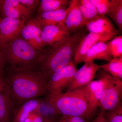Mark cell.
<instances>
[{"label": "cell", "instance_id": "7", "mask_svg": "<svg viewBox=\"0 0 122 122\" xmlns=\"http://www.w3.org/2000/svg\"><path fill=\"white\" fill-rule=\"evenodd\" d=\"M100 69L101 66L94 61L85 62L82 67L77 70L70 83L66 87V92L87 86L93 81L96 72Z\"/></svg>", "mask_w": 122, "mask_h": 122}, {"label": "cell", "instance_id": "26", "mask_svg": "<svg viewBox=\"0 0 122 122\" xmlns=\"http://www.w3.org/2000/svg\"><path fill=\"white\" fill-rule=\"evenodd\" d=\"M103 113L108 122H122V105L114 110Z\"/></svg>", "mask_w": 122, "mask_h": 122}, {"label": "cell", "instance_id": "5", "mask_svg": "<svg viewBox=\"0 0 122 122\" xmlns=\"http://www.w3.org/2000/svg\"><path fill=\"white\" fill-rule=\"evenodd\" d=\"M98 79L102 84L99 101L100 112L112 111L122 105V80L100 69Z\"/></svg>", "mask_w": 122, "mask_h": 122}, {"label": "cell", "instance_id": "2", "mask_svg": "<svg viewBox=\"0 0 122 122\" xmlns=\"http://www.w3.org/2000/svg\"><path fill=\"white\" fill-rule=\"evenodd\" d=\"M84 28L57 44L46 46L42 51L37 68L47 81L54 74L73 61L77 46L86 34Z\"/></svg>", "mask_w": 122, "mask_h": 122}, {"label": "cell", "instance_id": "20", "mask_svg": "<svg viewBox=\"0 0 122 122\" xmlns=\"http://www.w3.org/2000/svg\"><path fill=\"white\" fill-rule=\"evenodd\" d=\"M79 9L82 15V27L85 26L87 22L93 20L98 15L95 7L90 0H78Z\"/></svg>", "mask_w": 122, "mask_h": 122}, {"label": "cell", "instance_id": "3", "mask_svg": "<svg viewBox=\"0 0 122 122\" xmlns=\"http://www.w3.org/2000/svg\"><path fill=\"white\" fill-rule=\"evenodd\" d=\"M46 102L58 115L80 116L89 119L93 117L90 110L86 86L59 94Z\"/></svg>", "mask_w": 122, "mask_h": 122}, {"label": "cell", "instance_id": "32", "mask_svg": "<svg viewBox=\"0 0 122 122\" xmlns=\"http://www.w3.org/2000/svg\"><path fill=\"white\" fill-rule=\"evenodd\" d=\"M43 122H57V120L55 117L44 116Z\"/></svg>", "mask_w": 122, "mask_h": 122}, {"label": "cell", "instance_id": "24", "mask_svg": "<svg viewBox=\"0 0 122 122\" xmlns=\"http://www.w3.org/2000/svg\"><path fill=\"white\" fill-rule=\"evenodd\" d=\"M107 45L113 58L122 56V36L115 37L109 42Z\"/></svg>", "mask_w": 122, "mask_h": 122}, {"label": "cell", "instance_id": "25", "mask_svg": "<svg viewBox=\"0 0 122 122\" xmlns=\"http://www.w3.org/2000/svg\"><path fill=\"white\" fill-rule=\"evenodd\" d=\"M90 1L96 8L98 14L100 16L106 15L110 4V0H90Z\"/></svg>", "mask_w": 122, "mask_h": 122}, {"label": "cell", "instance_id": "30", "mask_svg": "<svg viewBox=\"0 0 122 122\" xmlns=\"http://www.w3.org/2000/svg\"><path fill=\"white\" fill-rule=\"evenodd\" d=\"M5 85V78L3 76V72H0V91L4 89Z\"/></svg>", "mask_w": 122, "mask_h": 122}, {"label": "cell", "instance_id": "14", "mask_svg": "<svg viewBox=\"0 0 122 122\" xmlns=\"http://www.w3.org/2000/svg\"><path fill=\"white\" fill-rule=\"evenodd\" d=\"M67 10L65 24L71 34L74 33L82 28V15L79 6L78 0H70Z\"/></svg>", "mask_w": 122, "mask_h": 122}, {"label": "cell", "instance_id": "27", "mask_svg": "<svg viewBox=\"0 0 122 122\" xmlns=\"http://www.w3.org/2000/svg\"><path fill=\"white\" fill-rule=\"evenodd\" d=\"M19 1L32 11L38 6L40 1L36 0H19Z\"/></svg>", "mask_w": 122, "mask_h": 122}, {"label": "cell", "instance_id": "19", "mask_svg": "<svg viewBox=\"0 0 122 122\" xmlns=\"http://www.w3.org/2000/svg\"><path fill=\"white\" fill-rule=\"evenodd\" d=\"M86 88L88 94L90 110L94 116L96 114L97 108L99 107L102 84L99 79L93 81L86 86Z\"/></svg>", "mask_w": 122, "mask_h": 122}, {"label": "cell", "instance_id": "22", "mask_svg": "<svg viewBox=\"0 0 122 122\" xmlns=\"http://www.w3.org/2000/svg\"><path fill=\"white\" fill-rule=\"evenodd\" d=\"M107 15L113 20L119 30L122 29V0H111Z\"/></svg>", "mask_w": 122, "mask_h": 122}, {"label": "cell", "instance_id": "35", "mask_svg": "<svg viewBox=\"0 0 122 122\" xmlns=\"http://www.w3.org/2000/svg\"><path fill=\"white\" fill-rule=\"evenodd\" d=\"M1 1H2V0H0V8L1 5Z\"/></svg>", "mask_w": 122, "mask_h": 122}, {"label": "cell", "instance_id": "28", "mask_svg": "<svg viewBox=\"0 0 122 122\" xmlns=\"http://www.w3.org/2000/svg\"><path fill=\"white\" fill-rule=\"evenodd\" d=\"M66 116L71 122H90L89 119L80 116Z\"/></svg>", "mask_w": 122, "mask_h": 122}, {"label": "cell", "instance_id": "12", "mask_svg": "<svg viewBox=\"0 0 122 122\" xmlns=\"http://www.w3.org/2000/svg\"><path fill=\"white\" fill-rule=\"evenodd\" d=\"M41 27L35 19H32L25 22L20 34L23 39L40 51L45 47L41 38Z\"/></svg>", "mask_w": 122, "mask_h": 122}, {"label": "cell", "instance_id": "9", "mask_svg": "<svg viewBox=\"0 0 122 122\" xmlns=\"http://www.w3.org/2000/svg\"><path fill=\"white\" fill-rule=\"evenodd\" d=\"M116 36L114 34L91 32L86 34L81 39L76 48L74 62L75 64L81 63L86 54L93 46L100 42L109 41Z\"/></svg>", "mask_w": 122, "mask_h": 122}, {"label": "cell", "instance_id": "17", "mask_svg": "<svg viewBox=\"0 0 122 122\" xmlns=\"http://www.w3.org/2000/svg\"><path fill=\"white\" fill-rule=\"evenodd\" d=\"M66 9H60L56 11L44 12L38 14L35 20L41 28L47 25L65 23L67 13Z\"/></svg>", "mask_w": 122, "mask_h": 122}, {"label": "cell", "instance_id": "23", "mask_svg": "<svg viewBox=\"0 0 122 122\" xmlns=\"http://www.w3.org/2000/svg\"><path fill=\"white\" fill-rule=\"evenodd\" d=\"M101 69L113 77L122 80V56L113 58L101 65Z\"/></svg>", "mask_w": 122, "mask_h": 122}, {"label": "cell", "instance_id": "8", "mask_svg": "<svg viewBox=\"0 0 122 122\" xmlns=\"http://www.w3.org/2000/svg\"><path fill=\"white\" fill-rule=\"evenodd\" d=\"M25 21L12 18L0 19V48L2 49L11 41L20 35Z\"/></svg>", "mask_w": 122, "mask_h": 122}, {"label": "cell", "instance_id": "13", "mask_svg": "<svg viewBox=\"0 0 122 122\" xmlns=\"http://www.w3.org/2000/svg\"><path fill=\"white\" fill-rule=\"evenodd\" d=\"M89 32L96 34H108L118 36V31L108 18L98 15L85 25Z\"/></svg>", "mask_w": 122, "mask_h": 122}, {"label": "cell", "instance_id": "4", "mask_svg": "<svg viewBox=\"0 0 122 122\" xmlns=\"http://www.w3.org/2000/svg\"><path fill=\"white\" fill-rule=\"evenodd\" d=\"M1 49L5 62L9 65L11 71L37 68L42 51L34 48L21 35Z\"/></svg>", "mask_w": 122, "mask_h": 122}, {"label": "cell", "instance_id": "34", "mask_svg": "<svg viewBox=\"0 0 122 122\" xmlns=\"http://www.w3.org/2000/svg\"><path fill=\"white\" fill-rule=\"evenodd\" d=\"M39 110H40V109H39ZM36 112H35L33 113L32 114H31L28 117L26 118L23 122H32L33 118L34 116V114H35V113Z\"/></svg>", "mask_w": 122, "mask_h": 122}, {"label": "cell", "instance_id": "33", "mask_svg": "<svg viewBox=\"0 0 122 122\" xmlns=\"http://www.w3.org/2000/svg\"><path fill=\"white\" fill-rule=\"evenodd\" d=\"M57 122H71L68 119L67 116L61 115L60 118L57 120Z\"/></svg>", "mask_w": 122, "mask_h": 122}, {"label": "cell", "instance_id": "15", "mask_svg": "<svg viewBox=\"0 0 122 122\" xmlns=\"http://www.w3.org/2000/svg\"><path fill=\"white\" fill-rule=\"evenodd\" d=\"M42 102L38 98L26 101L15 110L13 122H23L34 112L41 109Z\"/></svg>", "mask_w": 122, "mask_h": 122}, {"label": "cell", "instance_id": "1", "mask_svg": "<svg viewBox=\"0 0 122 122\" xmlns=\"http://www.w3.org/2000/svg\"><path fill=\"white\" fill-rule=\"evenodd\" d=\"M5 81V89L15 104L20 105L47 93L48 81L37 68L12 71Z\"/></svg>", "mask_w": 122, "mask_h": 122}, {"label": "cell", "instance_id": "36", "mask_svg": "<svg viewBox=\"0 0 122 122\" xmlns=\"http://www.w3.org/2000/svg\"><path fill=\"white\" fill-rule=\"evenodd\" d=\"M93 122H97V121H96V119H95L94 120H93Z\"/></svg>", "mask_w": 122, "mask_h": 122}, {"label": "cell", "instance_id": "6", "mask_svg": "<svg viewBox=\"0 0 122 122\" xmlns=\"http://www.w3.org/2000/svg\"><path fill=\"white\" fill-rule=\"evenodd\" d=\"M77 70L76 64L71 61L64 68L55 73L47 83V99L58 95L68 86Z\"/></svg>", "mask_w": 122, "mask_h": 122}, {"label": "cell", "instance_id": "16", "mask_svg": "<svg viewBox=\"0 0 122 122\" xmlns=\"http://www.w3.org/2000/svg\"><path fill=\"white\" fill-rule=\"evenodd\" d=\"M107 42H100L93 46L86 54L82 62L94 61L95 60L108 62L111 61L113 58L109 50Z\"/></svg>", "mask_w": 122, "mask_h": 122}, {"label": "cell", "instance_id": "37", "mask_svg": "<svg viewBox=\"0 0 122 122\" xmlns=\"http://www.w3.org/2000/svg\"></svg>", "mask_w": 122, "mask_h": 122}, {"label": "cell", "instance_id": "21", "mask_svg": "<svg viewBox=\"0 0 122 122\" xmlns=\"http://www.w3.org/2000/svg\"><path fill=\"white\" fill-rule=\"evenodd\" d=\"M69 2L68 0H41L39 1L38 14L42 12L66 9Z\"/></svg>", "mask_w": 122, "mask_h": 122}, {"label": "cell", "instance_id": "18", "mask_svg": "<svg viewBox=\"0 0 122 122\" xmlns=\"http://www.w3.org/2000/svg\"><path fill=\"white\" fill-rule=\"evenodd\" d=\"M15 103L5 88L0 91V122H11Z\"/></svg>", "mask_w": 122, "mask_h": 122}, {"label": "cell", "instance_id": "29", "mask_svg": "<svg viewBox=\"0 0 122 122\" xmlns=\"http://www.w3.org/2000/svg\"><path fill=\"white\" fill-rule=\"evenodd\" d=\"M5 63L2 49L0 48V72H3V70Z\"/></svg>", "mask_w": 122, "mask_h": 122}, {"label": "cell", "instance_id": "31", "mask_svg": "<svg viewBox=\"0 0 122 122\" xmlns=\"http://www.w3.org/2000/svg\"><path fill=\"white\" fill-rule=\"evenodd\" d=\"M95 119L97 122H108L106 119L104 117L103 113L102 112L99 113Z\"/></svg>", "mask_w": 122, "mask_h": 122}, {"label": "cell", "instance_id": "10", "mask_svg": "<svg viewBox=\"0 0 122 122\" xmlns=\"http://www.w3.org/2000/svg\"><path fill=\"white\" fill-rule=\"evenodd\" d=\"M71 35V33L63 22L42 28L41 38L45 46L57 44Z\"/></svg>", "mask_w": 122, "mask_h": 122}, {"label": "cell", "instance_id": "11", "mask_svg": "<svg viewBox=\"0 0 122 122\" xmlns=\"http://www.w3.org/2000/svg\"><path fill=\"white\" fill-rule=\"evenodd\" d=\"M0 9L4 17L19 19L25 22L30 17L32 12L19 0H2Z\"/></svg>", "mask_w": 122, "mask_h": 122}]
</instances>
